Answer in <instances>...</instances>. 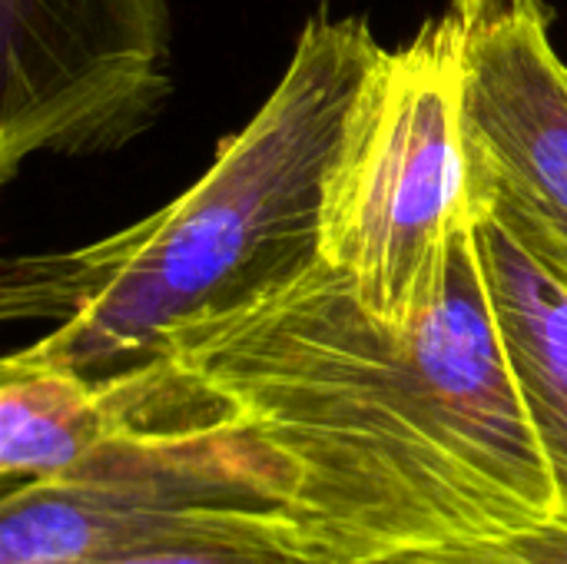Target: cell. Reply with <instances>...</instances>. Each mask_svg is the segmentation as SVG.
Wrapping results in <instances>:
<instances>
[{
  "label": "cell",
  "instance_id": "3957f363",
  "mask_svg": "<svg viewBox=\"0 0 567 564\" xmlns=\"http://www.w3.org/2000/svg\"><path fill=\"white\" fill-rule=\"evenodd\" d=\"M478 226L462 143V30L445 7L382 47L346 123L322 206L319 259L389 329L422 326Z\"/></svg>",
  "mask_w": 567,
  "mask_h": 564
},
{
  "label": "cell",
  "instance_id": "5b68a950",
  "mask_svg": "<svg viewBox=\"0 0 567 564\" xmlns=\"http://www.w3.org/2000/svg\"><path fill=\"white\" fill-rule=\"evenodd\" d=\"M169 0H0V183L37 153L100 156L173 93Z\"/></svg>",
  "mask_w": 567,
  "mask_h": 564
},
{
  "label": "cell",
  "instance_id": "52a82bcc",
  "mask_svg": "<svg viewBox=\"0 0 567 564\" xmlns=\"http://www.w3.org/2000/svg\"><path fill=\"white\" fill-rule=\"evenodd\" d=\"M478 246L502 349L567 522V269L498 209L478 216Z\"/></svg>",
  "mask_w": 567,
  "mask_h": 564
},
{
  "label": "cell",
  "instance_id": "7a4b0ae2",
  "mask_svg": "<svg viewBox=\"0 0 567 564\" xmlns=\"http://www.w3.org/2000/svg\"><path fill=\"white\" fill-rule=\"evenodd\" d=\"M379 53L365 17L319 7L272 93L186 193L106 239L7 259L0 316L53 322L17 356L110 382L302 276L319 259L329 173Z\"/></svg>",
  "mask_w": 567,
  "mask_h": 564
},
{
  "label": "cell",
  "instance_id": "30bf717a",
  "mask_svg": "<svg viewBox=\"0 0 567 564\" xmlns=\"http://www.w3.org/2000/svg\"><path fill=\"white\" fill-rule=\"evenodd\" d=\"M365 564H567V522H538L485 539L412 548Z\"/></svg>",
  "mask_w": 567,
  "mask_h": 564
},
{
  "label": "cell",
  "instance_id": "8992f818",
  "mask_svg": "<svg viewBox=\"0 0 567 564\" xmlns=\"http://www.w3.org/2000/svg\"><path fill=\"white\" fill-rule=\"evenodd\" d=\"M475 213L498 209L567 269V63L545 0H449Z\"/></svg>",
  "mask_w": 567,
  "mask_h": 564
},
{
  "label": "cell",
  "instance_id": "ba28073f",
  "mask_svg": "<svg viewBox=\"0 0 567 564\" xmlns=\"http://www.w3.org/2000/svg\"><path fill=\"white\" fill-rule=\"evenodd\" d=\"M123 432L103 382L27 362H0V479L3 492L60 479Z\"/></svg>",
  "mask_w": 567,
  "mask_h": 564
},
{
  "label": "cell",
  "instance_id": "6da1fadb",
  "mask_svg": "<svg viewBox=\"0 0 567 564\" xmlns=\"http://www.w3.org/2000/svg\"><path fill=\"white\" fill-rule=\"evenodd\" d=\"M169 359L272 472L329 555H385L558 519L555 482L508 369L482 266L462 236L449 299L382 326L326 259L183 336Z\"/></svg>",
  "mask_w": 567,
  "mask_h": 564
},
{
  "label": "cell",
  "instance_id": "9c48e42d",
  "mask_svg": "<svg viewBox=\"0 0 567 564\" xmlns=\"http://www.w3.org/2000/svg\"><path fill=\"white\" fill-rule=\"evenodd\" d=\"M90 564H346L322 552L292 519H262L153 542Z\"/></svg>",
  "mask_w": 567,
  "mask_h": 564
},
{
  "label": "cell",
  "instance_id": "277c9868",
  "mask_svg": "<svg viewBox=\"0 0 567 564\" xmlns=\"http://www.w3.org/2000/svg\"><path fill=\"white\" fill-rule=\"evenodd\" d=\"M103 386L123 432L66 475L3 492L0 564H90L189 532L292 519L266 462L173 359Z\"/></svg>",
  "mask_w": 567,
  "mask_h": 564
}]
</instances>
